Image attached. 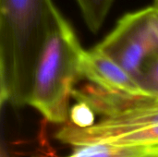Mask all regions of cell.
<instances>
[{
  "label": "cell",
  "instance_id": "30bf717a",
  "mask_svg": "<svg viewBox=\"0 0 158 157\" xmlns=\"http://www.w3.org/2000/svg\"><path fill=\"white\" fill-rule=\"evenodd\" d=\"M94 114V111L88 105L78 102L69 109V122L79 129H88L95 124Z\"/></svg>",
  "mask_w": 158,
  "mask_h": 157
},
{
  "label": "cell",
  "instance_id": "7c38bea8",
  "mask_svg": "<svg viewBox=\"0 0 158 157\" xmlns=\"http://www.w3.org/2000/svg\"><path fill=\"white\" fill-rule=\"evenodd\" d=\"M2 157H6V156H5V155H2ZM34 157H56V156L54 155V153H53V152H51L48 155H39V156H34Z\"/></svg>",
  "mask_w": 158,
  "mask_h": 157
},
{
  "label": "cell",
  "instance_id": "6da1fadb",
  "mask_svg": "<svg viewBox=\"0 0 158 157\" xmlns=\"http://www.w3.org/2000/svg\"><path fill=\"white\" fill-rule=\"evenodd\" d=\"M63 16L52 0H0V101L28 105L48 36Z\"/></svg>",
  "mask_w": 158,
  "mask_h": 157
},
{
  "label": "cell",
  "instance_id": "4fadbf2b",
  "mask_svg": "<svg viewBox=\"0 0 158 157\" xmlns=\"http://www.w3.org/2000/svg\"><path fill=\"white\" fill-rule=\"evenodd\" d=\"M155 8H156L158 10V0H155V4H154V6H153Z\"/></svg>",
  "mask_w": 158,
  "mask_h": 157
},
{
  "label": "cell",
  "instance_id": "5bb4252c",
  "mask_svg": "<svg viewBox=\"0 0 158 157\" xmlns=\"http://www.w3.org/2000/svg\"><path fill=\"white\" fill-rule=\"evenodd\" d=\"M146 157H158V155H149V156Z\"/></svg>",
  "mask_w": 158,
  "mask_h": 157
},
{
  "label": "cell",
  "instance_id": "7a4b0ae2",
  "mask_svg": "<svg viewBox=\"0 0 158 157\" xmlns=\"http://www.w3.org/2000/svg\"><path fill=\"white\" fill-rule=\"evenodd\" d=\"M82 49L72 27L62 17L51 31L37 63L28 105L46 121L66 123L69 99L81 80Z\"/></svg>",
  "mask_w": 158,
  "mask_h": 157
},
{
  "label": "cell",
  "instance_id": "ba28073f",
  "mask_svg": "<svg viewBox=\"0 0 158 157\" xmlns=\"http://www.w3.org/2000/svg\"><path fill=\"white\" fill-rule=\"evenodd\" d=\"M115 0H76L88 29L96 33L102 27Z\"/></svg>",
  "mask_w": 158,
  "mask_h": 157
},
{
  "label": "cell",
  "instance_id": "277c9868",
  "mask_svg": "<svg viewBox=\"0 0 158 157\" xmlns=\"http://www.w3.org/2000/svg\"><path fill=\"white\" fill-rule=\"evenodd\" d=\"M157 125L158 101L115 117L103 118L88 129H79L68 122L55 137L63 143L80 147L106 143L115 137Z\"/></svg>",
  "mask_w": 158,
  "mask_h": 157
},
{
  "label": "cell",
  "instance_id": "9c48e42d",
  "mask_svg": "<svg viewBox=\"0 0 158 157\" xmlns=\"http://www.w3.org/2000/svg\"><path fill=\"white\" fill-rule=\"evenodd\" d=\"M136 82L143 95L158 99V49L145 60Z\"/></svg>",
  "mask_w": 158,
  "mask_h": 157
},
{
  "label": "cell",
  "instance_id": "8992f818",
  "mask_svg": "<svg viewBox=\"0 0 158 157\" xmlns=\"http://www.w3.org/2000/svg\"><path fill=\"white\" fill-rule=\"evenodd\" d=\"M81 74L82 79L102 87L143 95L136 81L128 72L95 48L84 52Z\"/></svg>",
  "mask_w": 158,
  "mask_h": 157
},
{
  "label": "cell",
  "instance_id": "8fae6325",
  "mask_svg": "<svg viewBox=\"0 0 158 157\" xmlns=\"http://www.w3.org/2000/svg\"><path fill=\"white\" fill-rule=\"evenodd\" d=\"M154 26L158 36V10L156 8H155V14H154Z\"/></svg>",
  "mask_w": 158,
  "mask_h": 157
},
{
  "label": "cell",
  "instance_id": "5b68a950",
  "mask_svg": "<svg viewBox=\"0 0 158 157\" xmlns=\"http://www.w3.org/2000/svg\"><path fill=\"white\" fill-rule=\"evenodd\" d=\"M72 97L77 102L85 103L94 113L102 115L104 118L115 117L158 101V99L145 95L111 90L93 82L75 87L72 92Z\"/></svg>",
  "mask_w": 158,
  "mask_h": 157
},
{
  "label": "cell",
  "instance_id": "3957f363",
  "mask_svg": "<svg viewBox=\"0 0 158 157\" xmlns=\"http://www.w3.org/2000/svg\"><path fill=\"white\" fill-rule=\"evenodd\" d=\"M155 7L124 15L115 29L94 48L113 60L135 81L145 60L158 49Z\"/></svg>",
  "mask_w": 158,
  "mask_h": 157
},
{
  "label": "cell",
  "instance_id": "52a82bcc",
  "mask_svg": "<svg viewBox=\"0 0 158 157\" xmlns=\"http://www.w3.org/2000/svg\"><path fill=\"white\" fill-rule=\"evenodd\" d=\"M158 155V146H120L107 143L75 147L66 157H146Z\"/></svg>",
  "mask_w": 158,
  "mask_h": 157
}]
</instances>
